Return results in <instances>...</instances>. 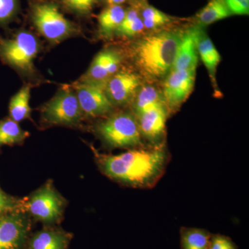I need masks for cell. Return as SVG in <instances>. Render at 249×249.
<instances>
[{"label": "cell", "mask_w": 249, "mask_h": 249, "mask_svg": "<svg viewBox=\"0 0 249 249\" xmlns=\"http://www.w3.org/2000/svg\"><path fill=\"white\" fill-rule=\"evenodd\" d=\"M98 169L107 178L124 186L149 189L164 175L170 161L165 145L127 150L119 155L101 153L89 145Z\"/></svg>", "instance_id": "6da1fadb"}, {"label": "cell", "mask_w": 249, "mask_h": 249, "mask_svg": "<svg viewBox=\"0 0 249 249\" xmlns=\"http://www.w3.org/2000/svg\"><path fill=\"white\" fill-rule=\"evenodd\" d=\"M180 35L161 31L144 36L132 47L136 67L142 76L151 80L165 78L173 69Z\"/></svg>", "instance_id": "7a4b0ae2"}, {"label": "cell", "mask_w": 249, "mask_h": 249, "mask_svg": "<svg viewBox=\"0 0 249 249\" xmlns=\"http://www.w3.org/2000/svg\"><path fill=\"white\" fill-rule=\"evenodd\" d=\"M95 132L107 148L131 149L145 146L137 118L122 111L106 116L95 126Z\"/></svg>", "instance_id": "3957f363"}, {"label": "cell", "mask_w": 249, "mask_h": 249, "mask_svg": "<svg viewBox=\"0 0 249 249\" xmlns=\"http://www.w3.org/2000/svg\"><path fill=\"white\" fill-rule=\"evenodd\" d=\"M67 204L68 201L49 179L24 198L23 211L34 222L43 226H58L63 220Z\"/></svg>", "instance_id": "277c9868"}, {"label": "cell", "mask_w": 249, "mask_h": 249, "mask_svg": "<svg viewBox=\"0 0 249 249\" xmlns=\"http://www.w3.org/2000/svg\"><path fill=\"white\" fill-rule=\"evenodd\" d=\"M41 121L47 125L78 126L85 119L74 90L63 88L41 109Z\"/></svg>", "instance_id": "5b68a950"}, {"label": "cell", "mask_w": 249, "mask_h": 249, "mask_svg": "<svg viewBox=\"0 0 249 249\" xmlns=\"http://www.w3.org/2000/svg\"><path fill=\"white\" fill-rule=\"evenodd\" d=\"M40 46L34 34L19 32L14 37L0 41V55L11 66L21 71H31Z\"/></svg>", "instance_id": "8992f818"}, {"label": "cell", "mask_w": 249, "mask_h": 249, "mask_svg": "<svg viewBox=\"0 0 249 249\" xmlns=\"http://www.w3.org/2000/svg\"><path fill=\"white\" fill-rule=\"evenodd\" d=\"M32 19L37 31L50 42H60L76 32L71 22L60 12L58 6L52 3L36 5Z\"/></svg>", "instance_id": "52a82bcc"}, {"label": "cell", "mask_w": 249, "mask_h": 249, "mask_svg": "<svg viewBox=\"0 0 249 249\" xmlns=\"http://www.w3.org/2000/svg\"><path fill=\"white\" fill-rule=\"evenodd\" d=\"M33 222L24 211L0 215V249H25Z\"/></svg>", "instance_id": "ba28073f"}, {"label": "cell", "mask_w": 249, "mask_h": 249, "mask_svg": "<svg viewBox=\"0 0 249 249\" xmlns=\"http://www.w3.org/2000/svg\"><path fill=\"white\" fill-rule=\"evenodd\" d=\"M84 118L103 117L112 114V106L105 91L104 85L82 81L73 86Z\"/></svg>", "instance_id": "9c48e42d"}, {"label": "cell", "mask_w": 249, "mask_h": 249, "mask_svg": "<svg viewBox=\"0 0 249 249\" xmlns=\"http://www.w3.org/2000/svg\"><path fill=\"white\" fill-rule=\"evenodd\" d=\"M196 69L170 71L163 85V101L168 115L178 111L194 88Z\"/></svg>", "instance_id": "30bf717a"}, {"label": "cell", "mask_w": 249, "mask_h": 249, "mask_svg": "<svg viewBox=\"0 0 249 249\" xmlns=\"http://www.w3.org/2000/svg\"><path fill=\"white\" fill-rule=\"evenodd\" d=\"M140 88L138 75L127 70L118 71L104 84L105 91L114 107H124L132 102Z\"/></svg>", "instance_id": "8fae6325"}, {"label": "cell", "mask_w": 249, "mask_h": 249, "mask_svg": "<svg viewBox=\"0 0 249 249\" xmlns=\"http://www.w3.org/2000/svg\"><path fill=\"white\" fill-rule=\"evenodd\" d=\"M168 116L166 107L161 106L144 111L136 117L142 139L149 142V146L164 145L163 137Z\"/></svg>", "instance_id": "7c38bea8"}, {"label": "cell", "mask_w": 249, "mask_h": 249, "mask_svg": "<svg viewBox=\"0 0 249 249\" xmlns=\"http://www.w3.org/2000/svg\"><path fill=\"white\" fill-rule=\"evenodd\" d=\"M122 58L113 49H104L95 56L89 70L83 77V81L104 85L111 76L119 71Z\"/></svg>", "instance_id": "4fadbf2b"}, {"label": "cell", "mask_w": 249, "mask_h": 249, "mask_svg": "<svg viewBox=\"0 0 249 249\" xmlns=\"http://www.w3.org/2000/svg\"><path fill=\"white\" fill-rule=\"evenodd\" d=\"M73 235L59 226H43L31 233L25 249H68Z\"/></svg>", "instance_id": "5bb4252c"}, {"label": "cell", "mask_w": 249, "mask_h": 249, "mask_svg": "<svg viewBox=\"0 0 249 249\" xmlns=\"http://www.w3.org/2000/svg\"><path fill=\"white\" fill-rule=\"evenodd\" d=\"M198 29L193 27L180 34L178 53L171 71L196 68L199 55L196 47Z\"/></svg>", "instance_id": "9a60e30c"}, {"label": "cell", "mask_w": 249, "mask_h": 249, "mask_svg": "<svg viewBox=\"0 0 249 249\" xmlns=\"http://www.w3.org/2000/svg\"><path fill=\"white\" fill-rule=\"evenodd\" d=\"M196 47L198 55L207 69L212 81L215 83V73L221 61L220 55L207 34L199 27L196 37Z\"/></svg>", "instance_id": "2e32d148"}, {"label": "cell", "mask_w": 249, "mask_h": 249, "mask_svg": "<svg viewBox=\"0 0 249 249\" xmlns=\"http://www.w3.org/2000/svg\"><path fill=\"white\" fill-rule=\"evenodd\" d=\"M165 106L163 96L152 85L141 87L132 101V113L135 117L144 111Z\"/></svg>", "instance_id": "e0dca14e"}, {"label": "cell", "mask_w": 249, "mask_h": 249, "mask_svg": "<svg viewBox=\"0 0 249 249\" xmlns=\"http://www.w3.org/2000/svg\"><path fill=\"white\" fill-rule=\"evenodd\" d=\"M31 87L25 85L22 87L11 98L9 103V118L19 124L21 121L31 117L30 106Z\"/></svg>", "instance_id": "ac0fdd59"}, {"label": "cell", "mask_w": 249, "mask_h": 249, "mask_svg": "<svg viewBox=\"0 0 249 249\" xmlns=\"http://www.w3.org/2000/svg\"><path fill=\"white\" fill-rule=\"evenodd\" d=\"M212 234L199 228L181 227L180 229L181 249H209Z\"/></svg>", "instance_id": "d6986e66"}, {"label": "cell", "mask_w": 249, "mask_h": 249, "mask_svg": "<svg viewBox=\"0 0 249 249\" xmlns=\"http://www.w3.org/2000/svg\"><path fill=\"white\" fill-rule=\"evenodd\" d=\"M126 11L121 5H110L98 16L100 32L103 36H110L116 33L125 16Z\"/></svg>", "instance_id": "ffe728a7"}, {"label": "cell", "mask_w": 249, "mask_h": 249, "mask_svg": "<svg viewBox=\"0 0 249 249\" xmlns=\"http://www.w3.org/2000/svg\"><path fill=\"white\" fill-rule=\"evenodd\" d=\"M29 136V132L10 118L0 121V147L22 144Z\"/></svg>", "instance_id": "44dd1931"}, {"label": "cell", "mask_w": 249, "mask_h": 249, "mask_svg": "<svg viewBox=\"0 0 249 249\" xmlns=\"http://www.w3.org/2000/svg\"><path fill=\"white\" fill-rule=\"evenodd\" d=\"M231 16L224 0H211L198 14L197 19L202 25H209Z\"/></svg>", "instance_id": "7402d4cb"}, {"label": "cell", "mask_w": 249, "mask_h": 249, "mask_svg": "<svg viewBox=\"0 0 249 249\" xmlns=\"http://www.w3.org/2000/svg\"><path fill=\"white\" fill-rule=\"evenodd\" d=\"M145 29L139 11L137 9L126 11L125 16L115 34L123 37H131L139 35Z\"/></svg>", "instance_id": "603a6c76"}, {"label": "cell", "mask_w": 249, "mask_h": 249, "mask_svg": "<svg viewBox=\"0 0 249 249\" xmlns=\"http://www.w3.org/2000/svg\"><path fill=\"white\" fill-rule=\"evenodd\" d=\"M139 14L145 29L153 30L172 22L170 16L150 5H145Z\"/></svg>", "instance_id": "cb8c5ba5"}, {"label": "cell", "mask_w": 249, "mask_h": 249, "mask_svg": "<svg viewBox=\"0 0 249 249\" xmlns=\"http://www.w3.org/2000/svg\"><path fill=\"white\" fill-rule=\"evenodd\" d=\"M23 205L24 198L7 194L0 188V215L14 211H23Z\"/></svg>", "instance_id": "d4e9b609"}, {"label": "cell", "mask_w": 249, "mask_h": 249, "mask_svg": "<svg viewBox=\"0 0 249 249\" xmlns=\"http://www.w3.org/2000/svg\"><path fill=\"white\" fill-rule=\"evenodd\" d=\"M209 249H238L231 237L222 234H212Z\"/></svg>", "instance_id": "484cf974"}, {"label": "cell", "mask_w": 249, "mask_h": 249, "mask_svg": "<svg viewBox=\"0 0 249 249\" xmlns=\"http://www.w3.org/2000/svg\"><path fill=\"white\" fill-rule=\"evenodd\" d=\"M224 2L232 16H248L249 4L247 0H224Z\"/></svg>", "instance_id": "4316f807"}, {"label": "cell", "mask_w": 249, "mask_h": 249, "mask_svg": "<svg viewBox=\"0 0 249 249\" xmlns=\"http://www.w3.org/2000/svg\"><path fill=\"white\" fill-rule=\"evenodd\" d=\"M68 7L79 13H88L92 10L97 0H63Z\"/></svg>", "instance_id": "83f0119b"}, {"label": "cell", "mask_w": 249, "mask_h": 249, "mask_svg": "<svg viewBox=\"0 0 249 249\" xmlns=\"http://www.w3.org/2000/svg\"><path fill=\"white\" fill-rule=\"evenodd\" d=\"M17 6L16 0H0V22L12 17Z\"/></svg>", "instance_id": "f1b7e54d"}, {"label": "cell", "mask_w": 249, "mask_h": 249, "mask_svg": "<svg viewBox=\"0 0 249 249\" xmlns=\"http://www.w3.org/2000/svg\"><path fill=\"white\" fill-rule=\"evenodd\" d=\"M109 6L110 5H121L125 2L127 0H106Z\"/></svg>", "instance_id": "f546056e"}, {"label": "cell", "mask_w": 249, "mask_h": 249, "mask_svg": "<svg viewBox=\"0 0 249 249\" xmlns=\"http://www.w3.org/2000/svg\"><path fill=\"white\" fill-rule=\"evenodd\" d=\"M247 1H249V0H247Z\"/></svg>", "instance_id": "4dcf8cb0"}]
</instances>
